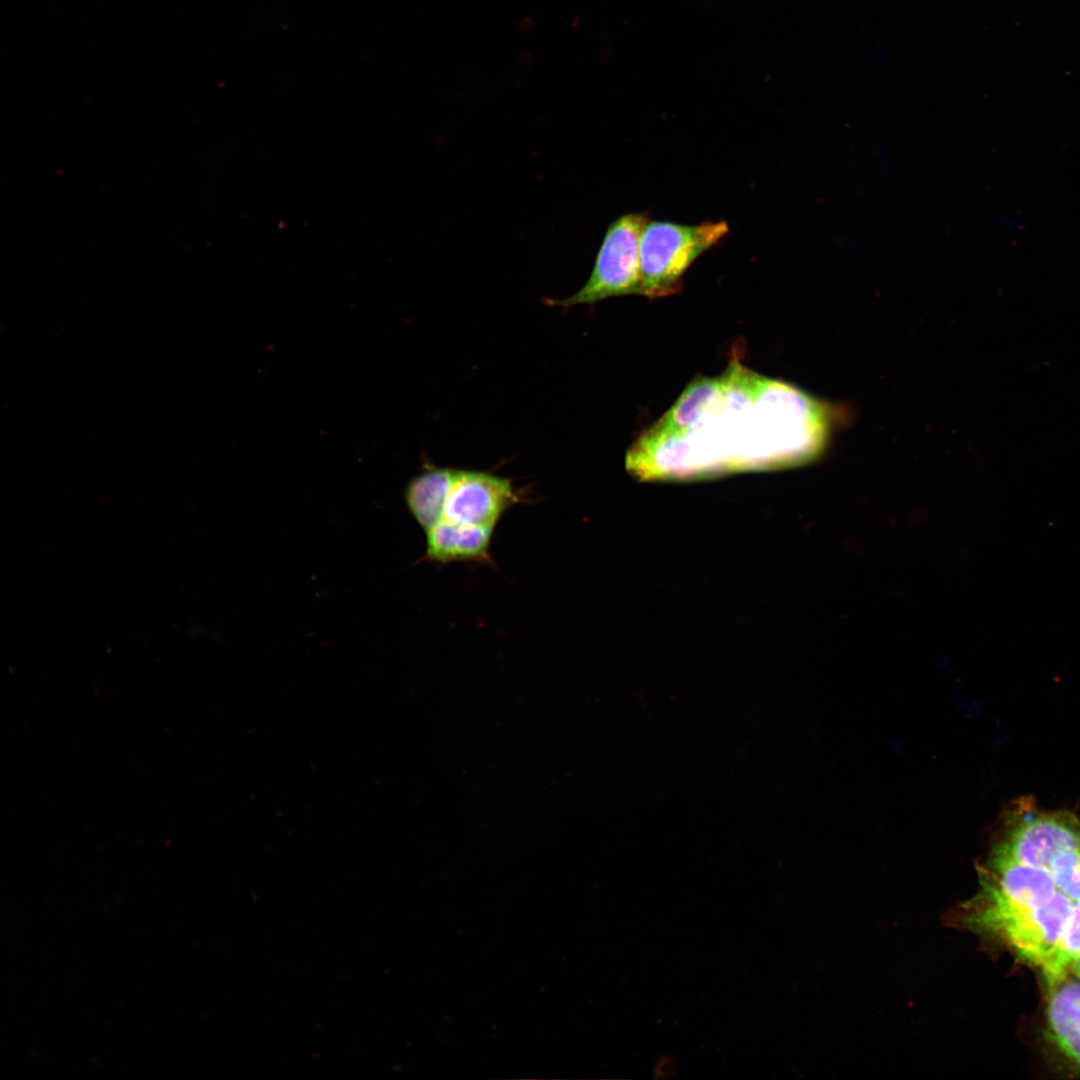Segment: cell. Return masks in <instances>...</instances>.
Returning <instances> with one entry per match:
<instances>
[{
	"label": "cell",
	"instance_id": "obj_1",
	"mask_svg": "<svg viewBox=\"0 0 1080 1080\" xmlns=\"http://www.w3.org/2000/svg\"><path fill=\"white\" fill-rule=\"evenodd\" d=\"M720 379L718 396L696 423L666 428L674 435L679 478L794 466L806 447L809 426L793 393L738 361Z\"/></svg>",
	"mask_w": 1080,
	"mask_h": 1080
},
{
	"label": "cell",
	"instance_id": "obj_2",
	"mask_svg": "<svg viewBox=\"0 0 1080 1080\" xmlns=\"http://www.w3.org/2000/svg\"><path fill=\"white\" fill-rule=\"evenodd\" d=\"M728 233L726 221L687 225L649 219L639 243L641 295L660 298L679 292L688 268Z\"/></svg>",
	"mask_w": 1080,
	"mask_h": 1080
},
{
	"label": "cell",
	"instance_id": "obj_3",
	"mask_svg": "<svg viewBox=\"0 0 1080 1080\" xmlns=\"http://www.w3.org/2000/svg\"><path fill=\"white\" fill-rule=\"evenodd\" d=\"M649 220L645 213L621 215L607 227L586 283L554 304L569 308L607 298L641 295L640 236Z\"/></svg>",
	"mask_w": 1080,
	"mask_h": 1080
},
{
	"label": "cell",
	"instance_id": "obj_4",
	"mask_svg": "<svg viewBox=\"0 0 1080 1080\" xmlns=\"http://www.w3.org/2000/svg\"><path fill=\"white\" fill-rule=\"evenodd\" d=\"M1073 903L1057 890L1049 899L1001 920L983 936L997 940L1018 958L1041 968L1060 938Z\"/></svg>",
	"mask_w": 1080,
	"mask_h": 1080
},
{
	"label": "cell",
	"instance_id": "obj_5",
	"mask_svg": "<svg viewBox=\"0 0 1080 1080\" xmlns=\"http://www.w3.org/2000/svg\"><path fill=\"white\" fill-rule=\"evenodd\" d=\"M518 496L508 478L485 471L458 469L441 520L495 527L501 515L518 501Z\"/></svg>",
	"mask_w": 1080,
	"mask_h": 1080
},
{
	"label": "cell",
	"instance_id": "obj_6",
	"mask_svg": "<svg viewBox=\"0 0 1080 1080\" xmlns=\"http://www.w3.org/2000/svg\"><path fill=\"white\" fill-rule=\"evenodd\" d=\"M1046 1019L1051 1041L1080 1067V978L1071 971L1049 987Z\"/></svg>",
	"mask_w": 1080,
	"mask_h": 1080
},
{
	"label": "cell",
	"instance_id": "obj_7",
	"mask_svg": "<svg viewBox=\"0 0 1080 1080\" xmlns=\"http://www.w3.org/2000/svg\"><path fill=\"white\" fill-rule=\"evenodd\" d=\"M494 527L440 520L426 532V558L438 563L488 560Z\"/></svg>",
	"mask_w": 1080,
	"mask_h": 1080
},
{
	"label": "cell",
	"instance_id": "obj_8",
	"mask_svg": "<svg viewBox=\"0 0 1080 1080\" xmlns=\"http://www.w3.org/2000/svg\"><path fill=\"white\" fill-rule=\"evenodd\" d=\"M458 469L426 467L411 478L404 498L409 512L427 531L442 519L444 504Z\"/></svg>",
	"mask_w": 1080,
	"mask_h": 1080
},
{
	"label": "cell",
	"instance_id": "obj_9",
	"mask_svg": "<svg viewBox=\"0 0 1080 1080\" xmlns=\"http://www.w3.org/2000/svg\"><path fill=\"white\" fill-rule=\"evenodd\" d=\"M1080 958V901L1074 902L1060 938L1040 970L1048 984L1060 981Z\"/></svg>",
	"mask_w": 1080,
	"mask_h": 1080
},
{
	"label": "cell",
	"instance_id": "obj_10",
	"mask_svg": "<svg viewBox=\"0 0 1080 1080\" xmlns=\"http://www.w3.org/2000/svg\"><path fill=\"white\" fill-rule=\"evenodd\" d=\"M1057 890L1080 901V844L1057 855L1049 868Z\"/></svg>",
	"mask_w": 1080,
	"mask_h": 1080
},
{
	"label": "cell",
	"instance_id": "obj_11",
	"mask_svg": "<svg viewBox=\"0 0 1080 1080\" xmlns=\"http://www.w3.org/2000/svg\"><path fill=\"white\" fill-rule=\"evenodd\" d=\"M1070 971L1080 978V958L1073 964Z\"/></svg>",
	"mask_w": 1080,
	"mask_h": 1080
}]
</instances>
